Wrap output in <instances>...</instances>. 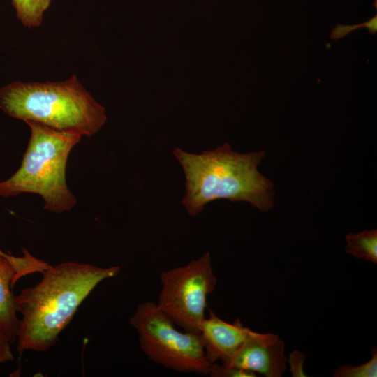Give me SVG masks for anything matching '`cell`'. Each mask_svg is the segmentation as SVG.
I'll use <instances>...</instances> for the list:
<instances>
[{
	"instance_id": "1",
	"label": "cell",
	"mask_w": 377,
	"mask_h": 377,
	"mask_svg": "<svg viewBox=\"0 0 377 377\" xmlns=\"http://www.w3.org/2000/svg\"><path fill=\"white\" fill-rule=\"evenodd\" d=\"M119 266L97 267L66 261L50 265L33 287L15 296L22 315L17 333V350L45 352L59 340L79 306L103 281L116 276Z\"/></svg>"
},
{
	"instance_id": "2",
	"label": "cell",
	"mask_w": 377,
	"mask_h": 377,
	"mask_svg": "<svg viewBox=\"0 0 377 377\" xmlns=\"http://www.w3.org/2000/svg\"><path fill=\"white\" fill-rule=\"evenodd\" d=\"M173 155L186 177V193L182 204L196 216L210 202L226 199L244 201L266 212L274 206V184L258 167L265 156L263 150L241 154L225 143L200 154L175 148Z\"/></svg>"
},
{
	"instance_id": "3",
	"label": "cell",
	"mask_w": 377,
	"mask_h": 377,
	"mask_svg": "<svg viewBox=\"0 0 377 377\" xmlns=\"http://www.w3.org/2000/svg\"><path fill=\"white\" fill-rule=\"evenodd\" d=\"M0 109L25 123L87 137L99 131L107 119L105 108L75 75L64 81L13 82L0 89Z\"/></svg>"
},
{
	"instance_id": "4",
	"label": "cell",
	"mask_w": 377,
	"mask_h": 377,
	"mask_svg": "<svg viewBox=\"0 0 377 377\" xmlns=\"http://www.w3.org/2000/svg\"><path fill=\"white\" fill-rule=\"evenodd\" d=\"M26 124L31 134L22 164L10 177L0 182V196L31 193L41 196L47 211L60 214L71 210L77 201L66 184V163L82 135L36 122Z\"/></svg>"
},
{
	"instance_id": "5",
	"label": "cell",
	"mask_w": 377,
	"mask_h": 377,
	"mask_svg": "<svg viewBox=\"0 0 377 377\" xmlns=\"http://www.w3.org/2000/svg\"><path fill=\"white\" fill-rule=\"evenodd\" d=\"M139 335L144 353L154 362L181 373L207 375L200 333L182 332L156 303L140 304L129 320Z\"/></svg>"
},
{
	"instance_id": "6",
	"label": "cell",
	"mask_w": 377,
	"mask_h": 377,
	"mask_svg": "<svg viewBox=\"0 0 377 377\" xmlns=\"http://www.w3.org/2000/svg\"><path fill=\"white\" fill-rule=\"evenodd\" d=\"M160 279L158 307L184 331L200 333L207 295L217 283L210 253L162 272Z\"/></svg>"
},
{
	"instance_id": "7",
	"label": "cell",
	"mask_w": 377,
	"mask_h": 377,
	"mask_svg": "<svg viewBox=\"0 0 377 377\" xmlns=\"http://www.w3.org/2000/svg\"><path fill=\"white\" fill-rule=\"evenodd\" d=\"M284 348V343L278 335L251 330L226 364L266 377H281L288 364Z\"/></svg>"
},
{
	"instance_id": "8",
	"label": "cell",
	"mask_w": 377,
	"mask_h": 377,
	"mask_svg": "<svg viewBox=\"0 0 377 377\" xmlns=\"http://www.w3.org/2000/svg\"><path fill=\"white\" fill-rule=\"evenodd\" d=\"M251 330L243 325L239 318L229 323L209 311L200 327L205 355L208 363L220 361L228 364L235 353L242 345Z\"/></svg>"
},
{
	"instance_id": "9",
	"label": "cell",
	"mask_w": 377,
	"mask_h": 377,
	"mask_svg": "<svg viewBox=\"0 0 377 377\" xmlns=\"http://www.w3.org/2000/svg\"><path fill=\"white\" fill-rule=\"evenodd\" d=\"M7 256L8 253L0 250V332L13 344L17 341L20 320L11 291L15 270Z\"/></svg>"
},
{
	"instance_id": "10",
	"label": "cell",
	"mask_w": 377,
	"mask_h": 377,
	"mask_svg": "<svg viewBox=\"0 0 377 377\" xmlns=\"http://www.w3.org/2000/svg\"><path fill=\"white\" fill-rule=\"evenodd\" d=\"M346 251L355 258L377 263V230H363L346 236Z\"/></svg>"
},
{
	"instance_id": "11",
	"label": "cell",
	"mask_w": 377,
	"mask_h": 377,
	"mask_svg": "<svg viewBox=\"0 0 377 377\" xmlns=\"http://www.w3.org/2000/svg\"><path fill=\"white\" fill-rule=\"evenodd\" d=\"M50 3L51 0H12L17 19L28 28L41 25Z\"/></svg>"
},
{
	"instance_id": "12",
	"label": "cell",
	"mask_w": 377,
	"mask_h": 377,
	"mask_svg": "<svg viewBox=\"0 0 377 377\" xmlns=\"http://www.w3.org/2000/svg\"><path fill=\"white\" fill-rule=\"evenodd\" d=\"M23 256L15 257L8 254V259L13 265L15 270L14 284L21 277L34 272L42 273L50 265L32 256L26 249H22Z\"/></svg>"
},
{
	"instance_id": "13",
	"label": "cell",
	"mask_w": 377,
	"mask_h": 377,
	"mask_svg": "<svg viewBox=\"0 0 377 377\" xmlns=\"http://www.w3.org/2000/svg\"><path fill=\"white\" fill-rule=\"evenodd\" d=\"M333 376L334 377H376V348L371 350V358L367 362L357 366L342 365L334 370Z\"/></svg>"
},
{
	"instance_id": "14",
	"label": "cell",
	"mask_w": 377,
	"mask_h": 377,
	"mask_svg": "<svg viewBox=\"0 0 377 377\" xmlns=\"http://www.w3.org/2000/svg\"><path fill=\"white\" fill-rule=\"evenodd\" d=\"M363 27L367 28L370 34L376 35L377 33V15H375L369 20L359 24H337V26L332 30L330 38L337 40L338 39L343 38L350 32Z\"/></svg>"
},
{
	"instance_id": "15",
	"label": "cell",
	"mask_w": 377,
	"mask_h": 377,
	"mask_svg": "<svg viewBox=\"0 0 377 377\" xmlns=\"http://www.w3.org/2000/svg\"><path fill=\"white\" fill-rule=\"evenodd\" d=\"M207 375L212 377H255V373L244 371L228 364H210Z\"/></svg>"
},
{
	"instance_id": "16",
	"label": "cell",
	"mask_w": 377,
	"mask_h": 377,
	"mask_svg": "<svg viewBox=\"0 0 377 377\" xmlns=\"http://www.w3.org/2000/svg\"><path fill=\"white\" fill-rule=\"evenodd\" d=\"M305 355L298 350L292 352L290 357L288 358V363L290 366V371L293 377H304L306 376L303 370L304 361Z\"/></svg>"
},
{
	"instance_id": "17",
	"label": "cell",
	"mask_w": 377,
	"mask_h": 377,
	"mask_svg": "<svg viewBox=\"0 0 377 377\" xmlns=\"http://www.w3.org/2000/svg\"><path fill=\"white\" fill-rule=\"evenodd\" d=\"M8 339L0 332V364L13 360V355Z\"/></svg>"
}]
</instances>
